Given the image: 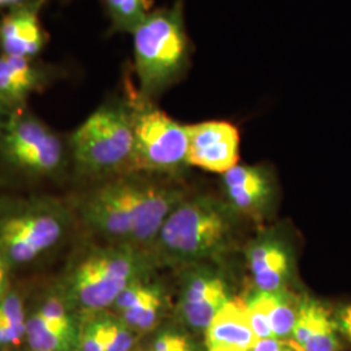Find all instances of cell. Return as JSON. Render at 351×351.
Here are the masks:
<instances>
[{"instance_id":"7402d4cb","label":"cell","mask_w":351,"mask_h":351,"mask_svg":"<svg viewBox=\"0 0 351 351\" xmlns=\"http://www.w3.org/2000/svg\"><path fill=\"white\" fill-rule=\"evenodd\" d=\"M77 351H106V311L82 314Z\"/></svg>"},{"instance_id":"8fae6325","label":"cell","mask_w":351,"mask_h":351,"mask_svg":"<svg viewBox=\"0 0 351 351\" xmlns=\"http://www.w3.org/2000/svg\"><path fill=\"white\" fill-rule=\"evenodd\" d=\"M188 164L213 173H226L239 164L241 136L229 121L211 120L188 125Z\"/></svg>"},{"instance_id":"e0dca14e","label":"cell","mask_w":351,"mask_h":351,"mask_svg":"<svg viewBox=\"0 0 351 351\" xmlns=\"http://www.w3.org/2000/svg\"><path fill=\"white\" fill-rule=\"evenodd\" d=\"M337 320L323 302L304 297L298 303L291 341L301 351H339L341 341Z\"/></svg>"},{"instance_id":"d6986e66","label":"cell","mask_w":351,"mask_h":351,"mask_svg":"<svg viewBox=\"0 0 351 351\" xmlns=\"http://www.w3.org/2000/svg\"><path fill=\"white\" fill-rule=\"evenodd\" d=\"M27 302V291L17 284L0 298V351L25 343Z\"/></svg>"},{"instance_id":"ba28073f","label":"cell","mask_w":351,"mask_h":351,"mask_svg":"<svg viewBox=\"0 0 351 351\" xmlns=\"http://www.w3.org/2000/svg\"><path fill=\"white\" fill-rule=\"evenodd\" d=\"M123 82L133 110L132 172L159 177L180 173L189 165L188 125L176 121L155 101L141 97L130 68L124 72Z\"/></svg>"},{"instance_id":"52a82bcc","label":"cell","mask_w":351,"mask_h":351,"mask_svg":"<svg viewBox=\"0 0 351 351\" xmlns=\"http://www.w3.org/2000/svg\"><path fill=\"white\" fill-rule=\"evenodd\" d=\"M0 165L29 180H60L71 173L68 139L29 107L13 110L0 123Z\"/></svg>"},{"instance_id":"f546056e","label":"cell","mask_w":351,"mask_h":351,"mask_svg":"<svg viewBox=\"0 0 351 351\" xmlns=\"http://www.w3.org/2000/svg\"><path fill=\"white\" fill-rule=\"evenodd\" d=\"M7 201H8V199H5V198H4V197L0 194V210L3 208V206L5 204V202Z\"/></svg>"},{"instance_id":"5b68a950","label":"cell","mask_w":351,"mask_h":351,"mask_svg":"<svg viewBox=\"0 0 351 351\" xmlns=\"http://www.w3.org/2000/svg\"><path fill=\"white\" fill-rule=\"evenodd\" d=\"M185 0L152 10L132 33L134 62L132 72L141 97L154 101L188 73L193 45L186 32Z\"/></svg>"},{"instance_id":"277c9868","label":"cell","mask_w":351,"mask_h":351,"mask_svg":"<svg viewBox=\"0 0 351 351\" xmlns=\"http://www.w3.org/2000/svg\"><path fill=\"white\" fill-rule=\"evenodd\" d=\"M236 213L211 195L176 206L149 250L155 265L199 263L221 256L232 243Z\"/></svg>"},{"instance_id":"4316f807","label":"cell","mask_w":351,"mask_h":351,"mask_svg":"<svg viewBox=\"0 0 351 351\" xmlns=\"http://www.w3.org/2000/svg\"><path fill=\"white\" fill-rule=\"evenodd\" d=\"M339 332L351 342V304L342 307L337 315Z\"/></svg>"},{"instance_id":"83f0119b","label":"cell","mask_w":351,"mask_h":351,"mask_svg":"<svg viewBox=\"0 0 351 351\" xmlns=\"http://www.w3.org/2000/svg\"><path fill=\"white\" fill-rule=\"evenodd\" d=\"M27 1H30V0H0V11L4 12L7 10H11L13 7L21 5Z\"/></svg>"},{"instance_id":"d4e9b609","label":"cell","mask_w":351,"mask_h":351,"mask_svg":"<svg viewBox=\"0 0 351 351\" xmlns=\"http://www.w3.org/2000/svg\"><path fill=\"white\" fill-rule=\"evenodd\" d=\"M251 351H301L290 339H258Z\"/></svg>"},{"instance_id":"cb8c5ba5","label":"cell","mask_w":351,"mask_h":351,"mask_svg":"<svg viewBox=\"0 0 351 351\" xmlns=\"http://www.w3.org/2000/svg\"><path fill=\"white\" fill-rule=\"evenodd\" d=\"M149 351H193V349L186 336L173 330H164L152 341Z\"/></svg>"},{"instance_id":"8992f818","label":"cell","mask_w":351,"mask_h":351,"mask_svg":"<svg viewBox=\"0 0 351 351\" xmlns=\"http://www.w3.org/2000/svg\"><path fill=\"white\" fill-rule=\"evenodd\" d=\"M75 229L69 199L51 195L8 199L0 210V254L17 272L62 249Z\"/></svg>"},{"instance_id":"f1b7e54d","label":"cell","mask_w":351,"mask_h":351,"mask_svg":"<svg viewBox=\"0 0 351 351\" xmlns=\"http://www.w3.org/2000/svg\"><path fill=\"white\" fill-rule=\"evenodd\" d=\"M11 111H13V110H11V108H10L4 101L0 99V123L5 119V116H7L8 113L11 112Z\"/></svg>"},{"instance_id":"7a4b0ae2","label":"cell","mask_w":351,"mask_h":351,"mask_svg":"<svg viewBox=\"0 0 351 351\" xmlns=\"http://www.w3.org/2000/svg\"><path fill=\"white\" fill-rule=\"evenodd\" d=\"M147 251L129 245L88 242L78 246L55 281L80 314L110 311L130 284L151 276Z\"/></svg>"},{"instance_id":"6da1fadb","label":"cell","mask_w":351,"mask_h":351,"mask_svg":"<svg viewBox=\"0 0 351 351\" xmlns=\"http://www.w3.org/2000/svg\"><path fill=\"white\" fill-rule=\"evenodd\" d=\"M69 198L77 226L91 241L150 250L165 219L185 199L164 177L124 173L84 185Z\"/></svg>"},{"instance_id":"4fadbf2b","label":"cell","mask_w":351,"mask_h":351,"mask_svg":"<svg viewBox=\"0 0 351 351\" xmlns=\"http://www.w3.org/2000/svg\"><path fill=\"white\" fill-rule=\"evenodd\" d=\"M47 0H30L4 11L0 17V53L39 58L49 43L40 13Z\"/></svg>"},{"instance_id":"9c48e42d","label":"cell","mask_w":351,"mask_h":351,"mask_svg":"<svg viewBox=\"0 0 351 351\" xmlns=\"http://www.w3.org/2000/svg\"><path fill=\"white\" fill-rule=\"evenodd\" d=\"M81 317L53 280L27 302V351H77Z\"/></svg>"},{"instance_id":"30bf717a","label":"cell","mask_w":351,"mask_h":351,"mask_svg":"<svg viewBox=\"0 0 351 351\" xmlns=\"http://www.w3.org/2000/svg\"><path fill=\"white\" fill-rule=\"evenodd\" d=\"M63 75L60 65L39 58L0 53V99L11 110L24 108L33 95L46 91Z\"/></svg>"},{"instance_id":"ffe728a7","label":"cell","mask_w":351,"mask_h":351,"mask_svg":"<svg viewBox=\"0 0 351 351\" xmlns=\"http://www.w3.org/2000/svg\"><path fill=\"white\" fill-rule=\"evenodd\" d=\"M252 295L265 311L274 339H287L291 337L300 301H297L288 290L275 293L254 290Z\"/></svg>"},{"instance_id":"44dd1931","label":"cell","mask_w":351,"mask_h":351,"mask_svg":"<svg viewBox=\"0 0 351 351\" xmlns=\"http://www.w3.org/2000/svg\"><path fill=\"white\" fill-rule=\"evenodd\" d=\"M110 34H132L152 11V0H101Z\"/></svg>"},{"instance_id":"5bb4252c","label":"cell","mask_w":351,"mask_h":351,"mask_svg":"<svg viewBox=\"0 0 351 351\" xmlns=\"http://www.w3.org/2000/svg\"><path fill=\"white\" fill-rule=\"evenodd\" d=\"M228 204L234 213L262 221L272 207L274 180L263 165H234L223 173Z\"/></svg>"},{"instance_id":"484cf974","label":"cell","mask_w":351,"mask_h":351,"mask_svg":"<svg viewBox=\"0 0 351 351\" xmlns=\"http://www.w3.org/2000/svg\"><path fill=\"white\" fill-rule=\"evenodd\" d=\"M14 269L12 265L7 262V259L0 254V298L5 295L10 289L12 288L13 276H14Z\"/></svg>"},{"instance_id":"9a60e30c","label":"cell","mask_w":351,"mask_h":351,"mask_svg":"<svg viewBox=\"0 0 351 351\" xmlns=\"http://www.w3.org/2000/svg\"><path fill=\"white\" fill-rule=\"evenodd\" d=\"M246 261L255 290H288L294 272L293 251L285 239L275 233H264L251 241L246 249Z\"/></svg>"},{"instance_id":"ac0fdd59","label":"cell","mask_w":351,"mask_h":351,"mask_svg":"<svg viewBox=\"0 0 351 351\" xmlns=\"http://www.w3.org/2000/svg\"><path fill=\"white\" fill-rule=\"evenodd\" d=\"M204 332L208 351H251L258 341L241 300L228 302Z\"/></svg>"},{"instance_id":"7c38bea8","label":"cell","mask_w":351,"mask_h":351,"mask_svg":"<svg viewBox=\"0 0 351 351\" xmlns=\"http://www.w3.org/2000/svg\"><path fill=\"white\" fill-rule=\"evenodd\" d=\"M230 300L226 280L220 274L210 267L198 265L182 280L178 310L188 326L206 330Z\"/></svg>"},{"instance_id":"603a6c76","label":"cell","mask_w":351,"mask_h":351,"mask_svg":"<svg viewBox=\"0 0 351 351\" xmlns=\"http://www.w3.org/2000/svg\"><path fill=\"white\" fill-rule=\"evenodd\" d=\"M137 335L112 311H106V351H133Z\"/></svg>"},{"instance_id":"3957f363","label":"cell","mask_w":351,"mask_h":351,"mask_svg":"<svg viewBox=\"0 0 351 351\" xmlns=\"http://www.w3.org/2000/svg\"><path fill=\"white\" fill-rule=\"evenodd\" d=\"M71 175L82 185L132 172L133 110L125 88L97 107L66 137Z\"/></svg>"},{"instance_id":"2e32d148","label":"cell","mask_w":351,"mask_h":351,"mask_svg":"<svg viewBox=\"0 0 351 351\" xmlns=\"http://www.w3.org/2000/svg\"><path fill=\"white\" fill-rule=\"evenodd\" d=\"M167 306V293L151 276L130 284L113 303V314L136 333H147L159 324Z\"/></svg>"}]
</instances>
